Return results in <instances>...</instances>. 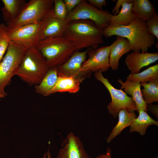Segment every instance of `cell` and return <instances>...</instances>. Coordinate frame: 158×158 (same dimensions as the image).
<instances>
[{
  "mask_svg": "<svg viewBox=\"0 0 158 158\" xmlns=\"http://www.w3.org/2000/svg\"><path fill=\"white\" fill-rule=\"evenodd\" d=\"M102 33L106 37L117 35L127 39L133 51L147 53L155 43V37L148 32L145 21L137 17L127 25H108Z\"/></svg>",
  "mask_w": 158,
  "mask_h": 158,
  "instance_id": "1",
  "label": "cell"
},
{
  "mask_svg": "<svg viewBox=\"0 0 158 158\" xmlns=\"http://www.w3.org/2000/svg\"><path fill=\"white\" fill-rule=\"evenodd\" d=\"M102 31L91 20H77L68 23L63 36L79 50L97 48L103 43Z\"/></svg>",
  "mask_w": 158,
  "mask_h": 158,
  "instance_id": "2",
  "label": "cell"
},
{
  "mask_svg": "<svg viewBox=\"0 0 158 158\" xmlns=\"http://www.w3.org/2000/svg\"><path fill=\"white\" fill-rule=\"evenodd\" d=\"M49 67L47 61L36 48H28L16 75L30 85L39 84Z\"/></svg>",
  "mask_w": 158,
  "mask_h": 158,
  "instance_id": "3",
  "label": "cell"
},
{
  "mask_svg": "<svg viewBox=\"0 0 158 158\" xmlns=\"http://www.w3.org/2000/svg\"><path fill=\"white\" fill-rule=\"evenodd\" d=\"M36 48L49 68L63 64L76 50L73 43L63 36L40 40Z\"/></svg>",
  "mask_w": 158,
  "mask_h": 158,
  "instance_id": "4",
  "label": "cell"
},
{
  "mask_svg": "<svg viewBox=\"0 0 158 158\" xmlns=\"http://www.w3.org/2000/svg\"><path fill=\"white\" fill-rule=\"evenodd\" d=\"M28 48L11 41L6 54L0 62V98L7 95L5 91L12 77L16 75L23 57Z\"/></svg>",
  "mask_w": 158,
  "mask_h": 158,
  "instance_id": "5",
  "label": "cell"
},
{
  "mask_svg": "<svg viewBox=\"0 0 158 158\" xmlns=\"http://www.w3.org/2000/svg\"><path fill=\"white\" fill-rule=\"evenodd\" d=\"M53 4V0H30L16 19L6 23L7 30L26 25L41 23Z\"/></svg>",
  "mask_w": 158,
  "mask_h": 158,
  "instance_id": "6",
  "label": "cell"
},
{
  "mask_svg": "<svg viewBox=\"0 0 158 158\" xmlns=\"http://www.w3.org/2000/svg\"><path fill=\"white\" fill-rule=\"evenodd\" d=\"M112 15L108 11L100 10L87 1L82 0L74 8L68 13L66 20L69 23L77 20H90L103 30L109 25Z\"/></svg>",
  "mask_w": 158,
  "mask_h": 158,
  "instance_id": "7",
  "label": "cell"
},
{
  "mask_svg": "<svg viewBox=\"0 0 158 158\" xmlns=\"http://www.w3.org/2000/svg\"><path fill=\"white\" fill-rule=\"evenodd\" d=\"M94 76L97 80L102 83L109 92L111 101L109 103L107 108L109 112L114 118L117 117L121 109L131 112L136 111L135 103L131 97L122 90L114 87L108 79L103 76L101 70L95 72Z\"/></svg>",
  "mask_w": 158,
  "mask_h": 158,
  "instance_id": "8",
  "label": "cell"
},
{
  "mask_svg": "<svg viewBox=\"0 0 158 158\" xmlns=\"http://www.w3.org/2000/svg\"><path fill=\"white\" fill-rule=\"evenodd\" d=\"M89 49L83 51L76 50L65 63L57 67L58 76L73 77L82 81L90 77L91 72L83 71L81 68L86 60Z\"/></svg>",
  "mask_w": 158,
  "mask_h": 158,
  "instance_id": "9",
  "label": "cell"
},
{
  "mask_svg": "<svg viewBox=\"0 0 158 158\" xmlns=\"http://www.w3.org/2000/svg\"><path fill=\"white\" fill-rule=\"evenodd\" d=\"M40 23L26 25L8 31L11 40L28 49L36 48L39 41Z\"/></svg>",
  "mask_w": 158,
  "mask_h": 158,
  "instance_id": "10",
  "label": "cell"
},
{
  "mask_svg": "<svg viewBox=\"0 0 158 158\" xmlns=\"http://www.w3.org/2000/svg\"><path fill=\"white\" fill-rule=\"evenodd\" d=\"M110 52L109 46L90 48L87 53L88 58L83 64L82 70L91 72L99 70L102 72L106 71L110 67Z\"/></svg>",
  "mask_w": 158,
  "mask_h": 158,
  "instance_id": "11",
  "label": "cell"
},
{
  "mask_svg": "<svg viewBox=\"0 0 158 158\" xmlns=\"http://www.w3.org/2000/svg\"><path fill=\"white\" fill-rule=\"evenodd\" d=\"M68 23L55 16L53 8L47 13L41 22L39 31V41L63 36Z\"/></svg>",
  "mask_w": 158,
  "mask_h": 158,
  "instance_id": "12",
  "label": "cell"
},
{
  "mask_svg": "<svg viewBox=\"0 0 158 158\" xmlns=\"http://www.w3.org/2000/svg\"><path fill=\"white\" fill-rule=\"evenodd\" d=\"M56 158H91L80 138L72 132L62 142Z\"/></svg>",
  "mask_w": 158,
  "mask_h": 158,
  "instance_id": "13",
  "label": "cell"
},
{
  "mask_svg": "<svg viewBox=\"0 0 158 158\" xmlns=\"http://www.w3.org/2000/svg\"><path fill=\"white\" fill-rule=\"evenodd\" d=\"M158 59V53H140V52L133 51L126 56L125 63L131 73H139L143 67L154 63Z\"/></svg>",
  "mask_w": 158,
  "mask_h": 158,
  "instance_id": "14",
  "label": "cell"
},
{
  "mask_svg": "<svg viewBox=\"0 0 158 158\" xmlns=\"http://www.w3.org/2000/svg\"><path fill=\"white\" fill-rule=\"evenodd\" d=\"M116 40L109 46V66L114 70L118 69L119 61L124 54L131 51L128 40L121 37L117 36Z\"/></svg>",
  "mask_w": 158,
  "mask_h": 158,
  "instance_id": "15",
  "label": "cell"
},
{
  "mask_svg": "<svg viewBox=\"0 0 158 158\" xmlns=\"http://www.w3.org/2000/svg\"><path fill=\"white\" fill-rule=\"evenodd\" d=\"M118 82L121 85V88L124 89V92L127 95L131 96L132 100L135 104L136 111L138 112L140 111H147L146 109L147 104L141 94L140 83L131 81L128 77L125 82H123L121 79H118Z\"/></svg>",
  "mask_w": 158,
  "mask_h": 158,
  "instance_id": "16",
  "label": "cell"
},
{
  "mask_svg": "<svg viewBox=\"0 0 158 158\" xmlns=\"http://www.w3.org/2000/svg\"><path fill=\"white\" fill-rule=\"evenodd\" d=\"M58 75L57 67L49 68L41 83L35 86V91L44 96L51 95V93L56 83Z\"/></svg>",
  "mask_w": 158,
  "mask_h": 158,
  "instance_id": "17",
  "label": "cell"
},
{
  "mask_svg": "<svg viewBox=\"0 0 158 158\" xmlns=\"http://www.w3.org/2000/svg\"><path fill=\"white\" fill-rule=\"evenodd\" d=\"M118 116V121L107 138L108 143H110L119 135L125 128L130 126L133 120L137 117L135 111H130L124 109L119 111Z\"/></svg>",
  "mask_w": 158,
  "mask_h": 158,
  "instance_id": "18",
  "label": "cell"
},
{
  "mask_svg": "<svg viewBox=\"0 0 158 158\" xmlns=\"http://www.w3.org/2000/svg\"><path fill=\"white\" fill-rule=\"evenodd\" d=\"M139 114L133 121L130 126L129 132H138L142 136L146 133L148 128L150 125L158 126V122L150 116L147 112L140 111Z\"/></svg>",
  "mask_w": 158,
  "mask_h": 158,
  "instance_id": "19",
  "label": "cell"
},
{
  "mask_svg": "<svg viewBox=\"0 0 158 158\" xmlns=\"http://www.w3.org/2000/svg\"><path fill=\"white\" fill-rule=\"evenodd\" d=\"M133 5V2L123 3L119 13L111 16L109 25H127L130 24L136 17L132 11Z\"/></svg>",
  "mask_w": 158,
  "mask_h": 158,
  "instance_id": "20",
  "label": "cell"
},
{
  "mask_svg": "<svg viewBox=\"0 0 158 158\" xmlns=\"http://www.w3.org/2000/svg\"><path fill=\"white\" fill-rule=\"evenodd\" d=\"M4 6L1 8L4 20L7 23L16 19L26 4L24 0H2Z\"/></svg>",
  "mask_w": 158,
  "mask_h": 158,
  "instance_id": "21",
  "label": "cell"
},
{
  "mask_svg": "<svg viewBox=\"0 0 158 158\" xmlns=\"http://www.w3.org/2000/svg\"><path fill=\"white\" fill-rule=\"evenodd\" d=\"M82 82L73 77L58 76L56 85L51 91V95L57 92L77 93L79 90L80 85Z\"/></svg>",
  "mask_w": 158,
  "mask_h": 158,
  "instance_id": "22",
  "label": "cell"
},
{
  "mask_svg": "<svg viewBox=\"0 0 158 158\" xmlns=\"http://www.w3.org/2000/svg\"><path fill=\"white\" fill-rule=\"evenodd\" d=\"M132 11L136 17L145 21L156 13L154 6L148 0H133Z\"/></svg>",
  "mask_w": 158,
  "mask_h": 158,
  "instance_id": "23",
  "label": "cell"
},
{
  "mask_svg": "<svg viewBox=\"0 0 158 158\" xmlns=\"http://www.w3.org/2000/svg\"><path fill=\"white\" fill-rule=\"evenodd\" d=\"M144 88L141 90L142 96L146 104L158 102V78L147 83H140Z\"/></svg>",
  "mask_w": 158,
  "mask_h": 158,
  "instance_id": "24",
  "label": "cell"
},
{
  "mask_svg": "<svg viewBox=\"0 0 158 158\" xmlns=\"http://www.w3.org/2000/svg\"><path fill=\"white\" fill-rule=\"evenodd\" d=\"M131 81L147 83L158 78V64L150 66L140 73H130L128 76Z\"/></svg>",
  "mask_w": 158,
  "mask_h": 158,
  "instance_id": "25",
  "label": "cell"
},
{
  "mask_svg": "<svg viewBox=\"0 0 158 158\" xmlns=\"http://www.w3.org/2000/svg\"><path fill=\"white\" fill-rule=\"evenodd\" d=\"M6 25L0 24V62L7 49L11 42Z\"/></svg>",
  "mask_w": 158,
  "mask_h": 158,
  "instance_id": "26",
  "label": "cell"
},
{
  "mask_svg": "<svg viewBox=\"0 0 158 158\" xmlns=\"http://www.w3.org/2000/svg\"><path fill=\"white\" fill-rule=\"evenodd\" d=\"M54 14L59 19L65 21L68 13L65 3L62 0H53Z\"/></svg>",
  "mask_w": 158,
  "mask_h": 158,
  "instance_id": "27",
  "label": "cell"
},
{
  "mask_svg": "<svg viewBox=\"0 0 158 158\" xmlns=\"http://www.w3.org/2000/svg\"><path fill=\"white\" fill-rule=\"evenodd\" d=\"M149 33L158 40V15L157 13L145 21Z\"/></svg>",
  "mask_w": 158,
  "mask_h": 158,
  "instance_id": "28",
  "label": "cell"
},
{
  "mask_svg": "<svg viewBox=\"0 0 158 158\" xmlns=\"http://www.w3.org/2000/svg\"><path fill=\"white\" fill-rule=\"evenodd\" d=\"M82 0H63L68 13L74 8Z\"/></svg>",
  "mask_w": 158,
  "mask_h": 158,
  "instance_id": "29",
  "label": "cell"
},
{
  "mask_svg": "<svg viewBox=\"0 0 158 158\" xmlns=\"http://www.w3.org/2000/svg\"><path fill=\"white\" fill-rule=\"evenodd\" d=\"M87 1L90 4L100 10H102L103 6H106L108 4L105 0H88Z\"/></svg>",
  "mask_w": 158,
  "mask_h": 158,
  "instance_id": "30",
  "label": "cell"
},
{
  "mask_svg": "<svg viewBox=\"0 0 158 158\" xmlns=\"http://www.w3.org/2000/svg\"><path fill=\"white\" fill-rule=\"evenodd\" d=\"M133 0H118L115 6L112 11V13L114 14L113 15H116L119 13L120 11V8L123 3L125 2H133Z\"/></svg>",
  "mask_w": 158,
  "mask_h": 158,
  "instance_id": "31",
  "label": "cell"
},
{
  "mask_svg": "<svg viewBox=\"0 0 158 158\" xmlns=\"http://www.w3.org/2000/svg\"><path fill=\"white\" fill-rule=\"evenodd\" d=\"M146 109L147 111H150L157 118H158V105L151 104H147Z\"/></svg>",
  "mask_w": 158,
  "mask_h": 158,
  "instance_id": "32",
  "label": "cell"
},
{
  "mask_svg": "<svg viewBox=\"0 0 158 158\" xmlns=\"http://www.w3.org/2000/svg\"><path fill=\"white\" fill-rule=\"evenodd\" d=\"M111 152V150L110 148L108 147L107 148L105 154H99L95 158H112ZM118 158H122L120 157Z\"/></svg>",
  "mask_w": 158,
  "mask_h": 158,
  "instance_id": "33",
  "label": "cell"
},
{
  "mask_svg": "<svg viewBox=\"0 0 158 158\" xmlns=\"http://www.w3.org/2000/svg\"><path fill=\"white\" fill-rule=\"evenodd\" d=\"M43 158H51V154L49 149L46 152L44 153Z\"/></svg>",
  "mask_w": 158,
  "mask_h": 158,
  "instance_id": "34",
  "label": "cell"
}]
</instances>
